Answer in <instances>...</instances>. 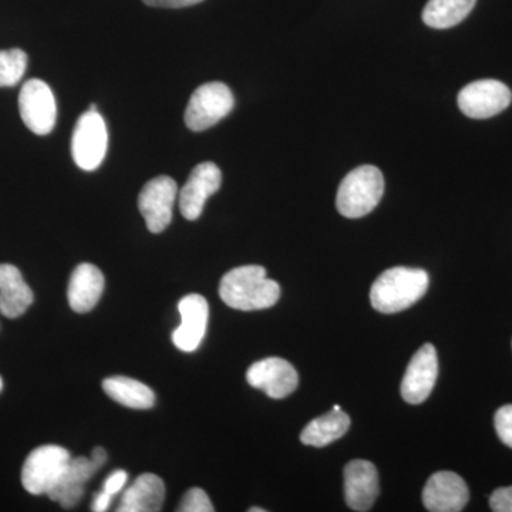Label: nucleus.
<instances>
[{"instance_id":"nucleus-1","label":"nucleus","mask_w":512,"mask_h":512,"mask_svg":"<svg viewBox=\"0 0 512 512\" xmlns=\"http://www.w3.org/2000/svg\"><path fill=\"white\" fill-rule=\"evenodd\" d=\"M220 296L229 308L242 312L272 308L281 298V286L259 265L238 266L221 279Z\"/></svg>"},{"instance_id":"nucleus-2","label":"nucleus","mask_w":512,"mask_h":512,"mask_svg":"<svg viewBox=\"0 0 512 512\" xmlns=\"http://www.w3.org/2000/svg\"><path fill=\"white\" fill-rule=\"evenodd\" d=\"M429 284V274L423 269L396 266L376 279L370 291V301L380 313L406 311L426 295Z\"/></svg>"},{"instance_id":"nucleus-3","label":"nucleus","mask_w":512,"mask_h":512,"mask_svg":"<svg viewBox=\"0 0 512 512\" xmlns=\"http://www.w3.org/2000/svg\"><path fill=\"white\" fill-rule=\"evenodd\" d=\"M383 192L382 171L375 165H362L350 171L340 183L336 207L343 217L356 220L375 210Z\"/></svg>"},{"instance_id":"nucleus-4","label":"nucleus","mask_w":512,"mask_h":512,"mask_svg":"<svg viewBox=\"0 0 512 512\" xmlns=\"http://www.w3.org/2000/svg\"><path fill=\"white\" fill-rule=\"evenodd\" d=\"M235 100L227 84L211 82L202 84L188 101L185 124L192 131L208 130L220 123L234 109Z\"/></svg>"},{"instance_id":"nucleus-5","label":"nucleus","mask_w":512,"mask_h":512,"mask_svg":"<svg viewBox=\"0 0 512 512\" xmlns=\"http://www.w3.org/2000/svg\"><path fill=\"white\" fill-rule=\"evenodd\" d=\"M109 146L106 121L99 111L87 110L77 120L72 137V156L77 167L94 171L103 163Z\"/></svg>"},{"instance_id":"nucleus-6","label":"nucleus","mask_w":512,"mask_h":512,"mask_svg":"<svg viewBox=\"0 0 512 512\" xmlns=\"http://www.w3.org/2000/svg\"><path fill=\"white\" fill-rule=\"evenodd\" d=\"M69 451L60 446H42L33 450L22 468V484L28 493H49L69 466Z\"/></svg>"},{"instance_id":"nucleus-7","label":"nucleus","mask_w":512,"mask_h":512,"mask_svg":"<svg viewBox=\"0 0 512 512\" xmlns=\"http://www.w3.org/2000/svg\"><path fill=\"white\" fill-rule=\"evenodd\" d=\"M19 111L23 123L37 136H47L56 126L57 106L55 94L43 80L32 79L22 86Z\"/></svg>"},{"instance_id":"nucleus-8","label":"nucleus","mask_w":512,"mask_h":512,"mask_svg":"<svg viewBox=\"0 0 512 512\" xmlns=\"http://www.w3.org/2000/svg\"><path fill=\"white\" fill-rule=\"evenodd\" d=\"M457 101L460 110L470 119H490L510 106L512 93L498 80H478L467 84Z\"/></svg>"},{"instance_id":"nucleus-9","label":"nucleus","mask_w":512,"mask_h":512,"mask_svg":"<svg viewBox=\"0 0 512 512\" xmlns=\"http://www.w3.org/2000/svg\"><path fill=\"white\" fill-rule=\"evenodd\" d=\"M178 187L167 175L153 178L144 185L138 197V210L143 215L148 231L160 234L170 225Z\"/></svg>"},{"instance_id":"nucleus-10","label":"nucleus","mask_w":512,"mask_h":512,"mask_svg":"<svg viewBox=\"0 0 512 512\" xmlns=\"http://www.w3.org/2000/svg\"><path fill=\"white\" fill-rule=\"evenodd\" d=\"M437 376H439V357H437L436 348L426 343L414 353L404 373L402 386H400L404 402L410 404L426 402L436 386Z\"/></svg>"},{"instance_id":"nucleus-11","label":"nucleus","mask_w":512,"mask_h":512,"mask_svg":"<svg viewBox=\"0 0 512 512\" xmlns=\"http://www.w3.org/2000/svg\"><path fill=\"white\" fill-rule=\"evenodd\" d=\"M247 380L255 389L264 390L271 399L288 397L299 384L295 367L281 357H268L254 363L248 369Z\"/></svg>"},{"instance_id":"nucleus-12","label":"nucleus","mask_w":512,"mask_h":512,"mask_svg":"<svg viewBox=\"0 0 512 512\" xmlns=\"http://www.w3.org/2000/svg\"><path fill=\"white\" fill-rule=\"evenodd\" d=\"M222 174L218 165L205 161L191 171L180 194V210L185 220L195 221L201 217L205 202L220 190Z\"/></svg>"},{"instance_id":"nucleus-13","label":"nucleus","mask_w":512,"mask_h":512,"mask_svg":"<svg viewBox=\"0 0 512 512\" xmlns=\"http://www.w3.org/2000/svg\"><path fill=\"white\" fill-rule=\"evenodd\" d=\"M468 500L470 491L466 481L453 471L433 474L423 490L424 507L431 512L463 511Z\"/></svg>"},{"instance_id":"nucleus-14","label":"nucleus","mask_w":512,"mask_h":512,"mask_svg":"<svg viewBox=\"0 0 512 512\" xmlns=\"http://www.w3.org/2000/svg\"><path fill=\"white\" fill-rule=\"evenodd\" d=\"M178 311L181 315V325L174 330V345L183 352H194L200 348L207 332L208 316H210L207 299L192 293L181 299L178 303Z\"/></svg>"},{"instance_id":"nucleus-15","label":"nucleus","mask_w":512,"mask_h":512,"mask_svg":"<svg viewBox=\"0 0 512 512\" xmlns=\"http://www.w3.org/2000/svg\"><path fill=\"white\" fill-rule=\"evenodd\" d=\"M345 500L350 510L369 511L379 495V474L367 460H353L346 464Z\"/></svg>"},{"instance_id":"nucleus-16","label":"nucleus","mask_w":512,"mask_h":512,"mask_svg":"<svg viewBox=\"0 0 512 512\" xmlns=\"http://www.w3.org/2000/svg\"><path fill=\"white\" fill-rule=\"evenodd\" d=\"M100 468V466L94 463L92 458H72L62 477L57 480V483L46 494L47 497L62 505L63 508H73L74 505L82 500L87 481Z\"/></svg>"},{"instance_id":"nucleus-17","label":"nucleus","mask_w":512,"mask_h":512,"mask_svg":"<svg viewBox=\"0 0 512 512\" xmlns=\"http://www.w3.org/2000/svg\"><path fill=\"white\" fill-rule=\"evenodd\" d=\"M104 291V276L97 266L82 264L74 269L70 278L67 298L70 308L77 313L92 311Z\"/></svg>"},{"instance_id":"nucleus-18","label":"nucleus","mask_w":512,"mask_h":512,"mask_svg":"<svg viewBox=\"0 0 512 512\" xmlns=\"http://www.w3.org/2000/svg\"><path fill=\"white\" fill-rule=\"evenodd\" d=\"M33 292L16 266L0 265V313L15 319L28 311Z\"/></svg>"},{"instance_id":"nucleus-19","label":"nucleus","mask_w":512,"mask_h":512,"mask_svg":"<svg viewBox=\"0 0 512 512\" xmlns=\"http://www.w3.org/2000/svg\"><path fill=\"white\" fill-rule=\"evenodd\" d=\"M164 481L156 474H141L121 497L119 512H157L163 508Z\"/></svg>"},{"instance_id":"nucleus-20","label":"nucleus","mask_w":512,"mask_h":512,"mask_svg":"<svg viewBox=\"0 0 512 512\" xmlns=\"http://www.w3.org/2000/svg\"><path fill=\"white\" fill-rule=\"evenodd\" d=\"M350 417L340 410L323 414L318 419L312 420L303 429L301 441L305 446L326 447L333 441L342 439L348 433Z\"/></svg>"},{"instance_id":"nucleus-21","label":"nucleus","mask_w":512,"mask_h":512,"mask_svg":"<svg viewBox=\"0 0 512 512\" xmlns=\"http://www.w3.org/2000/svg\"><path fill=\"white\" fill-rule=\"evenodd\" d=\"M103 390L114 402L131 407V409L146 410L156 404V394L147 384L130 379L126 376H114L104 380Z\"/></svg>"},{"instance_id":"nucleus-22","label":"nucleus","mask_w":512,"mask_h":512,"mask_svg":"<svg viewBox=\"0 0 512 512\" xmlns=\"http://www.w3.org/2000/svg\"><path fill=\"white\" fill-rule=\"evenodd\" d=\"M477 0H429L423 10V22L429 28L450 29L463 22Z\"/></svg>"},{"instance_id":"nucleus-23","label":"nucleus","mask_w":512,"mask_h":512,"mask_svg":"<svg viewBox=\"0 0 512 512\" xmlns=\"http://www.w3.org/2000/svg\"><path fill=\"white\" fill-rule=\"evenodd\" d=\"M28 55L22 49L0 50V87L16 86L25 76Z\"/></svg>"},{"instance_id":"nucleus-24","label":"nucleus","mask_w":512,"mask_h":512,"mask_svg":"<svg viewBox=\"0 0 512 512\" xmlns=\"http://www.w3.org/2000/svg\"><path fill=\"white\" fill-rule=\"evenodd\" d=\"M210 497L201 488H191L184 495L183 501L180 503L177 511L181 512H212L214 511Z\"/></svg>"},{"instance_id":"nucleus-25","label":"nucleus","mask_w":512,"mask_h":512,"mask_svg":"<svg viewBox=\"0 0 512 512\" xmlns=\"http://www.w3.org/2000/svg\"><path fill=\"white\" fill-rule=\"evenodd\" d=\"M495 430L505 446L512 448V404L498 409L494 417Z\"/></svg>"},{"instance_id":"nucleus-26","label":"nucleus","mask_w":512,"mask_h":512,"mask_svg":"<svg viewBox=\"0 0 512 512\" xmlns=\"http://www.w3.org/2000/svg\"><path fill=\"white\" fill-rule=\"evenodd\" d=\"M491 510L512 512V487L498 488L490 497Z\"/></svg>"},{"instance_id":"nucleus-27","label":"nucleus","mask_w":512,"mask_h":512,"mask_svg":"<svg viewBox=\"0 0 512 512\" xmlns=\"http://www.w3.org/2000/svg\"><path fill=\"white\" fill-rule=\"evenodd\" d=\"M127 473L123 470L114 471L113 474H110L109 478H107L106 483H104L103 490L106 491L107 494H110L111 497L119 494L121 490H123L124 485L127 484Z\"/></svg>"},{"instance_id":"nucleus-28","label":"nucleus","mask_w":512,"mask_h":512,"mask_svg":"<svg viewBox=\"0 0 512 512\" xmlns=\"http://www.w3.org/2000/svg\"><path fill=\"white\" fill-rule=\"evenodd\" d=\"M143 2L148 6H153V8L178 9L197 5V3H201L202 0H143Z\"/></svg>"},{"instance_id":"nucleus-29","label":"nucleus","mask_w":512,"mask_h":512,"mask_svg":"<svg viewBox=\"0 0 512 512\" xmlns=\"http://www.w3.org/2000/svg\"><path fill=\"white\" fill-rule=\"evenodd\" d=\"M111 498L113 497H111L110 494H107L106 491H101V493L94 497L92 510L96 512L106 511L111 503Z\"/></svg>"},{"instance_id":"nucleus-30","label":"nucleus","mask_w":512,"mask_h":512,"mask_svg":"<svg viewBox=\"0 0 512 512\" xmlns=\"http://www.w3.org/2000/svg\"><path fill=\"white\" fill-rule=\"evenodd\" d=\"M92 460L97 464V466L103 467L104 463L107 461V453L104 451V448H94Z\"/></svg>"},{"instance_id":"nucleus-31","label":"nucleus","mask_w":512,"mask_h":512,"mask_svg":"<svg viewBox=\"0 0 512 512\" xmlns=\"http://www.w3.org/2000/svg\"><path fill=\"white\" fill-rule=\"evenodd\" d=\"M249 512H265L264 508H249Z\"/></svg>"},{"instance_id":"nucleus-32","label":"nucleus","mask_w":512,"mask_h":512,"mask_svg":"<svg viewBox=\"0 0 512 512\" xmlns=\"http://www.w3.org/2000/svg\"><path fill=\"white\" fill-rule=\"evenodd\" d=\"M89 110H92V111H99L97 110V106L96 104H92V106L89 107Z\"/></svg>"},{"instance_id":"nucleus-33","label":"nucleus","mask_w":512,"mask_h":512,"mask_svg":"<svg viewBox=\"0 0 512 512\" xmlns=\"http://www.w3.org/2000/svg\"><path fill=\"white\" fill-rule=\"evenodd\" d=\"M2 387H3V382H2V377H0V392H2Z\"/></svg>"}]
</instances>
